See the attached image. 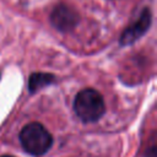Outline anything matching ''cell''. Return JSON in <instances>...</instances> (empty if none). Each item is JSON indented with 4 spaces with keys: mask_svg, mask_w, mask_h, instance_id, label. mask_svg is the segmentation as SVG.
<instances>
[{
    "mask_svg": "<svg viewBox=\"0 0 157 157\" xmlns=\"http://www.w3.org/2000/svg\"><path fill=\"white\" fill-rule=\"evenodd\" d=\"M76 115L85 123L98 120L105 110L103 97L93 88H85L80 91L74 102Z\"/></svg>",
    "mask_w": 157,
    "mask_h": 157,
    "instance_id": "6da1fadb",
    "label": "cell"
},
{
    "mask_svg": "<svg viewBox=\"0 0 157 157\" xmlns=\"http://www.w3.org/2000/svg\"><path fill=\"white\" fill-rule=\"evenodd\" d=\"M20 142L26 152L33 156L44 155L53 144L50 132L40 123H29L20 132Z\"/></svg>",
    "mask_w": 157,
    "mask_h": 157,
    "instance_id": "7a4b0ae2",
    "label": "cell"
},
{
    "mask_svg": "<svg viewBox=\"0 0 157 157\" xmlns=\"http://www.w3.org/2000/svg\"><path fill=\"white\" fill-rule=\"evenodd\" d=\"M78 13L70 6L65 4H60L55 6L50 15V22L52 25L61 32L71 31L76 27L78 23Z\"/></svg>",
    "mask_w": 157,
    "mask_h": 157,
    "instance_id": "3957f363",
    "label": "cell"
},
{
    "mask_svg": "<svg viewBox=\"0 0 157 157\" xmlns=\"http://www.w3.org/2000/svg\"><path fill=\"white\" fill-rule=\"evenodd\" d=\"M150 25H151V12L148 9H144V11L139 16V18L123 32V34L120 37V43L124 45L134 43L141 36H144L146 33Z\"/></svg>",
    "mask_w": 157,
    "mask_h": 157,
    "instance_id": "277c9868",
    "label": "cell"
},
{
    "mask_svg": "<svg viewBox=\"0 0 157 157\" xmlns=\"http://www.w3.org/2000/svg\"><path fill=\"white\" fill-rule=\"evenodd\" d=\"M54 82V76L52 74H45V72H34L29 76L28 80V91L29 92H36L50 83Z\"/></svg>",
    "mask_w": 157,
    "mask_h": 157,
    "instance_id": "5b68a950",
    "label": "cell"
},
{
    "mask_svg": "<svg viewBox=\"0 0 157 157\" xmlns=\"http://www.w3.org/2000/svg\"><path fill=\"white\" fill-rule=\"evenodd\" d=\"M1 157H13V156H9V155H5V156H1Z\"/></svg>",
    "mask_w": 157,
    "mask_h": 157,
    "instance_id": "8992f818",
    "label": "cell"
}]
</instances>
